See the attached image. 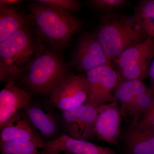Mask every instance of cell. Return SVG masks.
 I'll list each match as a JSON object with an SVG mask.
<instances>
[{
  "label": "cell",
  "instance_id": "1",
  "mask_svg": "<svg viewBox=\"0 0 154 154\" xmlns=\"http://www.w3.org/2000/svg\"><path fill=\"white\" fill-rule=\"evenodd\" d=\"M28 10L38 34L54 49L66 46L82 27L72 13L45 3L36 1L29 5Z\"/></svg>",
  "mask_w": 154,
  "mask_h": 154
},
{
  "label": "cell",
  "instance_id": "2",
  "mask_svg": "<svg viewBox=\"0 0 154 154\" xmlns=\"http://www.w3.org/2000/svg\"><path fill=\"white\" fill-rule=\"evenodd\" d=\"M95 34L111 61L116 59L125 50L149 37L132 17L116 13L100 16Z\"/></svg>",
  "mask_w": 154,
  "mask_h": 154
},
{
  "label": "cell",
  "instance_id": "3",
  "mask_svg": "<svg viewBox=\"0 0 154 154\" xmlns=\"http://www.w3.org/2000/svg\"><path fill=\"white\" fill-rule=\"evenodd\" d=\"M35 48L27 25L0 42V81L16 83L35 57Z\"/></svg>",
  "mask_w": 154,
  "mask_h": 154
},
{
  "label": "cell",
  "instance_id": "4",
  "mask_svg": "<svg viewBox=\"0 0 154 154\" xmlns=\"http://www.w3.org/2000/svg\"><path fill=\"white\" fill-rule=\"evenodd\" d=\"M68 73L60 56L46 50L35 56L23 74L22 81L33 95L48 96Z\"/></svg>",
  "mask_w": 154,
  "mask_h": 154
},
{
  "label": "cell",
  "instance_id": "5",
  "mask_svg": "<svg viewBox=\"0 0 154 154\" xmlns=\"http://www.w3.org/2000/svg\"><path fill=\"white\" fill-rule=\"evenodd\" d=\"M154 57V38L148 37L125 50L114 61L123 79L143 81L148 78L149 67Z\"/></svg>",
  "mask_w": 154,
  "mask_h": 154
},
{
  "label": "cell",
  "instance_id": "6",
  "mask_svg": "<svg viewBox=\"0 0 154 154\" xmlns=\"http://www.w3.org/2000/svg\"><path fill=\"white\" fill-rule=\"evenodd\" d=\"M97 108L88 101L78 107L60 111L59 117L63 134L75 139L95 140Z\"/></svg>",
  "mask_w": 154,
  "mask_h": 154
},
{
  "label": "cell",
  "instance_id": "7",
  "mask_svg": "<svg viewBox=\"0 0 154 154\" xmlns=\"http://www.w3.org/2000/svg\"><path fill=\"white\" fill-rule=\"evenodd\" d=\"M48 98L51 105L60 111L85 104L88 100L85 74H68L53 90Z\"/></svg>",
  "mask_w": 154,
  "mask_h": 154
},
{
  "label": "cell",
  "instance_id": "8",
  "mask_svg": "<svg viewBox=\"0 0 154 154\" xmlns=\"http://www.w3.org/2000/svg\"><path fill=\"white\" fill-rule=\"evenodd\" d=\"M88 100L96 106L113 102L116 89L122 78L112 65L102 66L86 73Z\"/></svg>",
  "mask_w": 154,
  "mask_h": 154
},
{
  "label": "cell",
  "instance_id": "9",
  "mask_svg": "<svg viewBox=\"0 0 154 154\" xmlns=\"http://www.w3.org/2000/svg\"><path fill=\"white\" fill-rule=\"evenodd\" d=\"M95 33H85L80 36L72 55L70 64L79 71L87 73L91 69L111 64Z\"/></svg>",
  "mask_w": 154,
  "mask_h": 154
},
{
  "label": "cell",
  "instance_id": "10",
  "mask_svg": "<svg viewBox=\"0 0 154 154\" xmlns=\"http://www.w3.org/2000/svg\"><path fill=\"white\" fill-rule=\"evenodd\" d=\"M49 102L48 104L33 101L24 110L29 120L45 142L60 136L62 129L59 114L54 110Z\"/></svg>",
  "mask_w": 154,
  "mask_h": 154
},
{
  "label": "cell",
  "instance_id": "11",
  "mask_svg": "<svg viewBox=\"0 0 154 154\" xmlns=\"http://www.w3.org/2000/svg\"><path fill=\"white\" fill-rule=\"evenodd\" d=\"M0 144L13 140L29 141L42 149L46 144L24 110L14 115L0 128Z\"/></svg>",
  "mask_w": 154,
  "mask_h": 154
},
{
  "label": "cell",
  "instance_id": "12",
  "mask_svg": "<svg viewBox=\"0 0 154 154\" xmlns=\"http://www.w3.org/2000/svg\"><path fill=\"white\" fill-rule=\"evenodd\" d=\"M121 112L117 102L98 106L95 123L96 137L109 144H115L120 133Z\"/></svg>",
  "mask_w": 154,
  "mask_h": 154
},
{
  "label": "cell",
  "instance_id": "13",
  "mask_svg": "<svg viewBox=\"0 0 154 154\" xmlns=\"http://www.w3.org/2000/svg\"><path fill=\"white\" fill-rule=\"evenodd\" d=\"M33 101V94L15 82H10L0 91V128Z\"/></svg>",
  "mask_w": 154,
  "mask_h": 154
},
{
  "label": "cell",
  "instance_id": "14",
  "mask_svg": "<svg viewBox=\"0 0 154 154\" xmlns=\"http://www.w3.org/2000/svg\"><path fill=\"white\" fill-rule=\"evenodd\" d=\"M58 152L67 154H117L112 149L98 145L90 141L75 139L62 134L46 143L42 153Z\"/></svg>",
  "mask_w": 154,
  "mask_h": 154
},
{
  "label": "cell",
  "instance_id": "15",
  "mask_svg": "<svg viewBox=\"0 0 154 154\" xmlns=\"http://www.w3.org/2000/svg\"><path fill=\"white\" fill-rule=\"evenodd\" d=\"M125 143L129 154H154V129L134 123L127 131Z\"/></svg>",
  "mask_w": 154,
  "mask_h": 154
},
{
  "label": "cell",
  "instance_id": "16",
  "mask_svg": "<svg viewBox=\"0 0 154 154\" xmlns=\"http://www.w3.org/2000/svg\"><path fill=\"white\" fill-rule=\"evenodd\" d=\"M149 88L143 81L122 78L116 89L113 101L117 102L121 113L130 116L136 98Z\"/></svg>",
  "mask_w": 154,
  "mask_h": 154
},
{
  "label": "cell",
  "instance_id": "17",
  "mask_svg": "<svg viewBox=\"0 0 154 154\" xmlns=\"http://www.w3.org/2000/svg\"><path fill=\"white\" fill-rule=\"evenodd\" d=\"M25 16L14 6L0 4V42L25 26Z\"/></svg>",
  "mask_w": 154,
  "mask_h": 154
},
{
  "label": "cell",
  "instance_id": "18",
  "mask_svg": "<svg viewBox=\"0 0 154 154\" xmlns=\"http://www.w3.org/2000/svg\"><path fill=\"white\" fill-rule=\"evenodd\" d=\"M131 17L147 36L154 38V0L138 2Z\"/></svg>",
  "mask_w": 154,
  "mask_h": 154
},
{
  "label": "cell",
  "instance_id": "19",
  "mask_svg": "<svg viewBox=\"0 0 154 154\" xmlns=\"http://www.w3.org/2000/svg\"><path fill=\"white\" fill-rule=\"evenodd\" d=\"M1 154H42L31 141L13 140L0 144Z\"/></svg>",
  "mask_w": 154,
  "mask_h": 154
},
{
  "label": "cell",
  "instance_id": "20",
  "mask_svg": "<svg viewBox=\"0 0 154 154\" xmlns=\"http://www.w3.org/2000/svg\"><path fill=\"white\" fill-rule=\"evenodd\" d=\"M154 102V94L149 88L136 98L131 116L134 117L136 122L152 107Z\"/></svg>",
  "mask_w": 154,
  "mask_h": 154
},
{
  "label": "cell",
  "instance_id": "21",
  "mask_svg": "<svg viewBox=\"0 0 154 154\" xmlns=\"http://www.w3.org/2000/svg\"><path fill=\"white\" fill-rule=\"evenodd\" d=\"M86 2L92 8L104 14H112L125 7L128 2L126 0H88Z\"/></svg>",
  "mask_w": 154,
  "mask_h": 154
},
{
  "label": "cell",
  "instance_id": "22",
  "mask_svg": "<svg viewBox=\"0 0 154 154\" xmlns=\"http://www.w3.org/2000/svg\"><path fill=\"white\" fill-rule=\"evenodd\" d=\"M36 1L47 4L72 13L78 12L81 8L80 2L75 0H38Z\"/></svg>",
  "mask_w": 154,
  "mask_h": 154
},
{
  "label": "cell",
  "instance_id": "23",
  "mask_svg": "<svg viewBox=\"0 0 154 154\" xmlns=\"http://www.w3.org/2000/svg\"><path fill=\"white\" fill-rule=\"evenodd\" d=\"M135 123L141 127L154 129V102L151 108L142 116L140 121Z\"/></svg>",
  "mask_w": 154,
  "mask_h": 154
},
{
  "label": "cell",
  "instance_id": "24",
  "mask_svg": "<svg viewBox=\"0 0 154 154\" xmlns=\"http://www.w3.org/2000/svg\"><path fill=\"white\" fill-rule=\"evenodd\" d=\"M148 78L149 79V88L154 94V57L152 60L149 67Z\"/></svg>",
  "mask_w": 154,
  "mask_h": 154
},
{
  "label": "cell",
  "instance_id": "25",
  "mask_svg": "<svg viewBox=\"0 0 154 154\" xmlns=\"http://www.w3.org/2000/svg\"><path fill=\"white\" fill-rule=\"evenodd\" d=\"M22 2V1L20 0H1L0 4L8 5L14 6Z\"/></svg>",
  "mask_w": 154,
  "mask_h": 154
},
{
  "label": "cell",
  "instance_id": "26",
  "mask_svg": "<svg viewBox=\"0 0 154 154\" xmlns=\"http://www.w3.org/2000/svg\"><path fill=\"white\" fill-rule=\"evenodd\" d=\"M42 154H67L65 153L62 152H50Z\"/></svg>",
  "mask_w": 154,
  "mask_h": 154
}]
</instances>
